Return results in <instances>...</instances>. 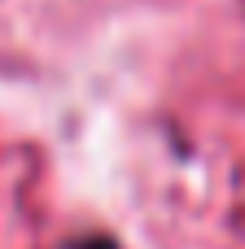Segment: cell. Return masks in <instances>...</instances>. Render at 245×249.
Returning a JSON list of instances; mask_svg holds the SVG:
<instances>
[{
  "mask_svg": "<svg viewBox=\"0 0 245 249\" xmlns=\"http://www.w3.org/2000/svg\"><path fill=\"white\" fill-rule=\"evenodd\" d=\"M61 249H123L110 232H83V236H75V241H66Z\"/></svg>",
  "mask_w": 245,
  "mask_h": 249,
  "instance_id": "obj_1",
  "label": "cell"
}]
</instances>
